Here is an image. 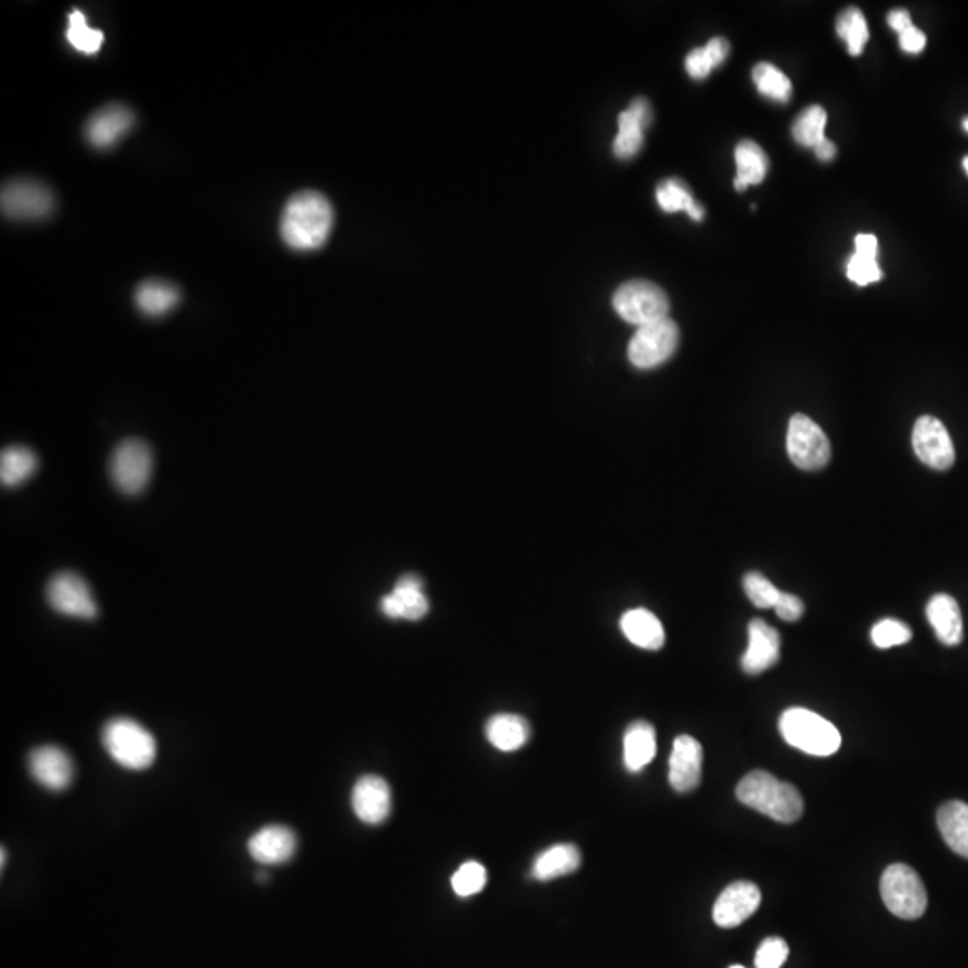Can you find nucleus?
Segmentation results:
<instances>
[{"mask_svg": "<svg viewBox=\"0 0 968 968\" xmlns=\"http://www.w3.org/2000/svg\"><path fill=\"white\" fill-rule=\"evenodd\" d=\"M912 633L908 625L897 619H882L871 628V642L879 649L895 648L911 640Z\"/></svg>", "mask_w": 968, "mask_h": 968, "instance_id": "nucleus-38", "label": "nucleus"}, {"mask_svg": "<svg viewBox=\"0 0 968 968\" xmlns=\"http://www.w3.org/2000/svg\"><path fill=\"white\" fill-rule=\"evenodd\" d=\"M780 658V635L762 619H754L748 628V649L741 666L748 675H760L774 668Z\"/></svg>", "mask_w": 968, "mask_h": 968, "instance_id": "nucleus-20", "label": "nucleus"}, {"mask_svg": "<svg viewBox=\"0 0 968 968\" xmlns=\"http://www.w3.org/2000/svg\"><path fill=\"white\" fill-rule=\"evenodd\" d=\"M653 121L651 104L646 99H635L630 107L619 116V131L613 140V154L621 160H630L645 146V131Z\"/></svg>", "mask_w": 968, "mask_h": 968, "instance_id": "nucleus-17", "label": "nucleus"}, {"mask_svg": "<svg viewBox=\"0 0 968 968\" xmlns=\"http://www.w3.org/2000/svg\"><path fill=\"white\" fill-rule=\"evenodd\" d=\"M37 467V455L28 447H6L0 455V479L6 487H14V485L31 478Z\"/></svg>", "mask_w": 968, "mask_h": 968, "instance_id": "nucleus-30", "label": "nucleus"}, {"mask_svg": "<svg viewBox=\"0 0 968 968\" xmlns=\"http://www.w3.org/2000/svg\"><path fill=\"white\" fill-rule=\"evenodd\" d=\"M927 619L941 645L958 646L964 640V617L956 599L949 593H936L927 602Z\"/></svg>", "mask_w": 968, "mask_h": 968, "instance_id": "nucleus-22", "label": "nucleus"}, {"mask_svg": "<svg viewBox=\"0 0 968 968\" xmlns=\"http://www.w3.org/2000/svg\"><path fill=\"white\" fill-rule=\"evenodd\" d=\"M0 207L6 218L17 221H40L51 216L54 196L37 180H13L2 187Z\"/></svg>", "mask_w": 968, "mask_h": 968, "instance_id": "nucleus-10", "label": "nucleus"}, {"mask_svg": "<svg viewBox=\"0 0 968 968\" xmlns=\"http://www.w3.org/2000/svg\"><path fill=\"white\" fill-rule=\"evenodd\" d=\"M736 797L745 806L780 824H792L804 815V798L798 789L762 769L746 775L737 786Z\"/></svg>", "mask_w": 968, "mask_h": 968, "instance_id": "nucleus-2", "label": "nucleus"}, {"mask_svg": "<svg viewBox=\"0 0 968 968\" xmlns=\"http://www.w3.org/2000/svg\"><path fill=\"white\" fill-rule=\"evenodd\" d=\"M335 228V209L320 192L306 190L292 196L280 219L283 242L297 251L320 250Z\"/></svg>", "mask_w": 968, "mask_h": 968, "instance_id": "nucleus-1", "label": "nucleus"}, {"mask_svg": "<svg viewBox=\"0 0 968 968\" xmlns=\"http://www.w3.org/2000/svg\"><path fill=\"white\" fill-rule=\"evenodd\" d=\"M742 587L750 601L757 608H775L780 598V590L760 572H748L742 579Z\"/></svg>", "mask_w": 968, "mask_h": 968, "instance_id": "nucleus-37", "label": "nucleus"}, {"mask_svg": "<svg viewBox=\"0 0 968 968\" xmlns=\"http://www.w3.org/2000/svg\"><path fill=\"white\" fill-rule=\"evenodd\" d=\"M754 83L762 96L777 102L791 99L792 87L788 76L771 63H759L754 69Z\"/></svg>", "mask_w": 968, "mask_h": 968, "instance_id": "nucleus-32", "label": "nucleus"}, {"mask_svg": "<svg viewBox=\"0 0 968 968\" xmlns=\"http://www.w3.org/2000/svg\"><path fill=\"white\" fill-rule=\"evenodd\" d=\"M703 748L695 737L678 736L669 757V784L678 792H689L701 782Z\"/></svg>", "mask_w": 968, "mask_h": 968, "instance_id": "nucleus-15", "label": "nucleus"}, {"mask_svg": "<svg viewBox=\"0 0 968 968\" xmlns=\"http://www.w3.org/2000/svg\"><path fill=\"white\" fill-rule=\"evenodd\" d=\"M899 43L902 47V51L909 52V54H918V52L924 51L927 38L920 29L911 26V28L906 29L904 33L899 34Z\"/></svg>", "mask_w": 968, "mask_h": 968, "instance_id": "nucleus-43", "label": "nucleus"}, {"mask_svg": "<svg viewBox=\"0 0 968 968\" xmlns=\"http://www.w3.org/2000/svg\"><path fill=\"white\" fill-rule=\"evenodd\" d=\"M102 745L117 765L131 771H142L153 765L157 741L153 734L133 719L117 718L102 730Z\"/></svg>", "mask_w": 968, "mask_h": 968, "instance_id": "nucleus-4", "label": "nucleus"}, {"mask_svg": "<svg viewBox=\"0 0 968 968\" xmlns=\"http://www.w3.org/2000/svg\"><path fill=\"white\" fill-rule=\"evenodd\" d=\"M67 42L74 47L81 54H98L104 42V34L99 29L89 28L83 11L74 10L69 14V29H67Z\"/></svg>", "mask_w": 968, "mask_h": 968, "instance_id": "nucleus-34", "label": "nucleus"}, {"mask_svg": "<svg viewBox=\"0 0 968 968\" xmlns=\"http://www.w3.org/2000/svg\"><path fill=\"white\" fill-rule=\"evenodd\" d=\"M737 177L734 187L746 190L750 186H759L768 174L769 160L765 149L754 140H742L736 148Z\"/></svg>", "mask_w": 968, "mask_h": 968, "instance_id": "nucleus-28", "label": "nucleus"}, {"mask_svg": "<svg viewBox=\"0 0 968 968\" xmlns=\"http://www.w3.org/2000/svg\"><path fill=\"white\" fill-rule=\"evenodd\" d=\"M730 968H745V967H741V965H734V967H730Z\"/></svg>", "mask_w": 968, "mask_h": 968, "instance_id": "nucleus-50", "label": "nucleus"}, {"mask_svg": "<svg viewBox=\"0 0 968 968\" xmlns=\"http://www.w3.org/2000/svg\"><path fill=\"white\" fill-rule=\"evenodd\" d=\"M352 809L362 824H385L391 812L390 784L377 775L361 777L353 786Z\"/></svg>", "mask_w": 968, "mask_h": 968, "instance_id": "nucleus-16", "label": "nucleus"}, {"mask_svg": "<svg viewBox=\"0 0 968 968\" xmlns=\"http://www.w3.org/2000/svg\"><path fill=\"white\" fill-rule=\"evenodd\" d=\"M847 275L848 279L861 288L882 279V271H880L876 257L861 256V253H854L848 259Z\"/></svg>", "mask_w": 968, "mask_h": 968, "instance_id": "nucleus-39", "label": "nucleus"}, {"mask_svg": "<svg viewBox=\"0 0 968 968\" xmlns=\"http://www.w3.org/2000/svg\"><path fill=\"white\" fill-rule=\"evenodd\" d=\"M680 343V330L671 318L642 325L628 345L631 365L640 370H651L669 361Z\"/></svg>", "mask_w": 968, "mask_h": 968, "instance_id": "nucleus-8", "label": "nucleus"}, {"mask_svg": "<svg viewBox=\"0 0 968 968\" xmlns=\"http://www.w3.org/2000/svg\"><path fill=\"white\" fill-rule=\"evenodd\" d=\"M775 612L782 621L795 622L804 616V602L792 593H780L779 601L775 605Z\"/></svg>", "mask_w": 968, "mask_h": 968, "instance_id": "nucleus-42", "label": "nucleus"}, {"mask_svg": "<svg viewBox=\"0 0 968 968\" xmlns=\"http://www.w3.org/2000/svg\"><path fill=\"white\" fill-rule=\"evenodd\" d=\"M827 126V112L821 107H809L797 117L792 124V137L798 144L815 149L825 137Z\"/></svg>", "mask_w": 968, "mask_h": 968, "instance_id": "nucleus-35", "label": "nucleus"}, {"mask_svg": "<svg viewBox=\"0 0 968 968\" xmlns=\"http://www.w3.org/2000/svg\"><path fill=\"white\" fill-rule=\"evenodd\" d=\"M888 23H890V28L895 29L897 33H904L906 29L912 26L911 14L906 10H894L888 14Z\"/></svg>", "mask_w": 968, "mask_h": 968, "instance_id": "nucleus-46", "label": "nucleus"}, {"mask_svg": "<svg viewBox=\"0 0 968 968\" xmlns=\"http://www.w3.org/2000/svg\"><path fill=\"white\" fill-rule=\"evenodd\" d=\"M380 608L391 619L418 621L429 612V601L423 593V581L415 575H406L395 583L393 592L380 601Z\"/></svg>", "mask_w": 968, "mask_h": 968, "instance_id": "nucleus-19", "label": "nucleus"}, {"mask_svg": "<svg viewBox=\"0 0 968 968\" xmlns=\"http://www.w3.org/2000/svg\"><path fill=\"white\" fill-rule=\"evenodd\" d=\"M789 956V947L779 936L766 938L757 949L756 967L757 968H782L786 959Z\"/></svg>", "mask_w": 968, "mask_h": 968, "instance_id": "nucleus-40", "label": "nucleus"}, {"mask_svg": "<svg viewBox=\"0 0 968 968\" xmlns=\"http://www.w3.org/2000/svg\"><path fill=\"white\" fill-rule=\"evenodd\" d=\"M705 51H707L710 60H712L713 67H719L730 54V43L725 38L716 37L705 46Z\"/></svg>", "mask_w": 968, "mask_h": 968, "instance_id": "nucleus-44", "label": "nucleus"}, {"mask_svg": "<svg viewBox=\"0 0 968 968\" xmlns=\"http://www.w3.org/2000/svg\"><path fill=\"white\" fill-rule=\"evenodd\" d=\"M621 630L631 645L657 651L666 642L662 622L646 608H635L621 617Z\"/></svg>", "mask_w": 968, "mask_h": 968, "instance_id": "nucleus-24", "label": "nucleus"}, {"mask_svg": "<svg viewBox=\"0 0 968 968\" xmlns=\"http://www.w3.org/2000/svg\"><path fill=\"white\" fill-rule=\"evenodd\" d=\"M531 736L528 721L519 713H496L488 719L487 737L497 750H520Z\"/></svg>", "mask_w": 968, "mask_h": 968, "instance_id": "nucleus-27", "label": "nucleus"}, {"mask_svg": "<svg viewBox=\"0 0 968 968\" xmlns=\"http://www.w3.org/2000/svg\"><path fill=\"white\" fill-rule=\"evenodd\" d=\"M487 886V868L481 862L468 861L452 876V890L458 897H472Z\"/></svg>", "mask_w": 968, "mask_h": 968, "instance_id": "nucleus-36", "label": "nucleus"}, {"mask_svg": "<svg viewBox=\"0 0 968 968\" xmlns=\"http://www.w3.org/2000/svg\"><path fill=\"white\" fill-rule=\"evenodd\" d=\"M856 253L861 256L876 257L877 259V239L871 233H859L856 237Z\"/></svg>", "mask_w": 968, "mask_h": 968, "instance_id": "nucleus-45", "label": "nucleus"}, {"mask_svg": "<svg viewBox=\"0 0 968 968\" xmlns=\"http://www.w3.org/2000/svg\"><path fill=\"white\" fill-rule=\"evenodd\" d=\"M880 897L886 908L902 920H917L927 909V891L922 879L902 862L886 868L880 877Z\"/></svg>", "mask_w": 968, "mask_h": 968, "instance_id": "nucleus-5", "label": "nucleus"}, {"mask_svg": "<svg viewBox=\"0 0 968 968\" xmlns=\"http://www.w3.org/2000/svg\"><path fill=\"white\" fill-rule=\"evenodd\" d=\"M29 771L40 786L51 791H66L74 780V762L66 750L46 745L29 754Z\"/></svg>", "mask_w": 968, "mask_h": 968, "instance_id": "nucleus-14", "label": "nucleus"}, {"mask_svg": "<svg viewBox=\"0 0 968 968\" xmlns=\"http://www.w3.org/2000/svg\"><path fill=\"white\" fill-rule=\"evenodd\" d=\"M760 900L762 895L754 882L748 880L734 882L725 888L723 894L719 895L713 904V922L723 929L741 926L759 909Z\"/></svg>", "mask_w": 968, "mask_h": 968, "instance_id": "nucleus-13", "label": "nucleus"}, {"mask_svg": "<svg viewBox=\"0 0 968 968\" xmlns=\"http://www.w3.org/2000/svg\"><path fill=\"white\" fill-rule=\"evenodd\" d=\"M686 69L690 78L705 79L716 67H713L712 60H710L709 54L705 51V47H701V49H695L686 58Z\"/></svg>", "mask_w": 968, "mask_h": 968, "instance_id": "nucleus-41", "label": "nucleus"}, {"mask_svg": "<svg viewBox=\"0 0 968 968\" xmlns=\"http://www.w3.org/2000/svg\"><path fill=\"white\" fill-rule=\"evenodd\" d=\"M912 450L917 458L935 470H949L955 465L956 452L949 431L938 418H918L912 427Z\"/></svg>", "mask_w": 968, "mask_h": 968, "instance_id": "nucleus-12", "label": "nucleus"}, {"mask_svg": "<svg viewBox=\"0 0 968 968\" xmlns=\"http://www.w3.org/2000/svg\"><path fill=\"white\" fill-rule=\"evenodd\" d=\"M47 601L54 610L66 616L84 617V619L98 616V605L87 579L72 570H61L49 579Z\"/></svg>", "mask_w": 968, "mask_h": 968, "instance_id": "nucleus-11", "label": "nucleus"}, {"mask_svg": "<svg viewBox=\"0 0 968 968\" xmlns=\"http://www.w3.org/2000/svg\"><path fill=\"white\" fill-rule=\"evenodd\" d=\"M964 128H965V131H968V119H967V121L964 122Z\"/></svg>", "mask_w": 968, "mask_h": 968, "instance_id": "nucleus-49", "label": "nucleus"}, {"mask_svg": "<svg viewBox=\"0 0 968 968\" xmlns=\"http://www.w3.org/2000/svg\"><path fill=\"white\" fill-rule=\"evenodd\" d=\"M248 852L256 861L265 865L288 862L297 852V836L282 825H269L251 836Z\"/></svg>", "mask_w": 968, "mask_h": 968, "instance_id": "nucleus-21", "label": "nucleus"}, {"mask_svg": "<svg viewBox=\"0 0 968 968\" xmlns=\"http://www.w3.org/2000/svg\"><path fill=\"white\" fill-rule=\"evenodd\" d=\"M788 455L801 470H821L830 461V441L818 423L806 415H795L788 429Z\"/></svg>", "mask_w": 968, "mask_h": 968, "instance_id": "nucleus-9", "label": "nucleus"}, {"mask_svg": "<svg viewBox=\"0 0 968 968\" xmlns=\"http://www.w3.org/2000/svg\"><path fill=\"white\" fill-rule=\"evenodd\" d=\"M657 201L666 212H683L689 213L695 221H701L705 216V210L701 204L696 203L695 198L690 194L686 183L677 178L666 180L660 183L657 189Z\"/></svg>", "mask_w": 968, "mask_h": 968, "instance_id": "nucleus-31", "label": "nucleus"}, {"mask_svg": "<svg viewBox=\"0 0 968 968\" xmlns=\"http://www.w3.org/2000/svg\"><path fill=\"white\" fill-rule=\"evenodd\" d=\"M613 309L628 323L642 325L669 318L671 301L662 288L648 280H630L613 295Z\"/></svg>", "mask_w": 968, "mask_h": 968, "instance_id": "nucleus-6", "label": "nucleus"}, {"mask_svg": "<svg viewBox=\"0 0 968 968\" xmlns=\"http://www.w3.org/2000/svg\"><path fill=\"white\" fill-rule=\"evenodd\" d=\"M579 865H581V852L578 847L570 844L552 845L538 854L531 867V877L547 882V880L569 876L578 870Z\"/></svg>", "mask_w": 968, "mask_h": 968, "instance_id": "nucleus-25", "label": "nucleus"}, {"mask_svg": "<svg viewBox=\"0 0 968 968\" xmlns=\"http://www.w3.org/2000/svg\"><path fill=\"white\" fill-rule=\"evenodd\" d=\"M108 470L113 485L128 496L140 493L148 487L153 472V452L140 438H126L112 450Z\"/></svg>", "mask_w": 968, "mask_h": 968, "instance_id": "nucleus-7", "label": "nucleus"}, {"mask_svg": "<svg viewBox=\"0 0 968 968\" xmlns=\"http://www.w3.org/2000/svg\"><path fill=\"white\" fill-rule=\"evenodd\" d=\"M836 153H838V149H836L835 142H830L829 139L821 140L820 144L815 148V154L820 158L821 162L835 160Z\"/></svg>", "mask_w": 968, "mask_h": 968, "instance_id": "nucleus-47", "label": "nucleus"}, {"mask_svg": "<svg viewBox=\"0 0 968 968\" xmlns=\"http://www.w3.org/2000/svg\"><path fill=\"white\" fill-rule=\"evenodd\" d=\"M134 301L144 315L162 316L180 301V291L172 283L148 280L137 288Z\"/></svg>", "mask_w": 968, "mask_h": 968, "instance_id": "nucleus-29", "label": "nucleus"}, {"mask_svg": "<svg viewBox=\"0 0 968 968\" xmlns=\"http://www.w3.org/2000/svg\"><path fill=\"white\" fill-rule=\"evenodd\" d=\"M779 728L784 741L809 756L829 757L841 746V734L835 725L800 707L786 710L780 716Z\"/></svg>", "mask_w": 968, "mask_h": 968, "instance_id": "nucleus-3", "label": "nucleus"}, {"mask_svg": "<svg viewBox=\"0 0 968 968\" xmlns=\"http://www.w3.org/2000/svg\"><path fill=\"white\" fill-rule=\"evenodd\" d=\"M964 168H965V171H967V174H968V157L965 158V160H964Z\"/></svg>", "mask_w": 968, "mask_h": 968, "instance_id": "nucleus-48", "label": "nucleus"}, {"mask_svg": "<svg viewBox=\"0 0 968 968\" xmlns=\"http://www.w3.org/2000/svg\"><path fill=\"white\" fill-rule=\"evenodd\" d=\"M625 766L631 774H639L657 756V734L648 721H635L626 728L622 739Z\"/></svg>", "mask_w": 968, "mask_h": 968, "instance_id": "nucleus-23", "label": "nucleus"}, {"mask_svg": "<svg viewBox=\"0 0 968 968\" xmlns=\"http://www.w3.org/2000/svg\"><path fill=\"white\" fill-rule=\"evenodd\" d=\"M134 116L124 104H108L90 117L84 126L87 140L93 148L110 149L133 128Z\"/></svg>", "mask_w": 968, "mask_h": 968, "instance_id": "nucleus-18", "label": "nucleus"}, {"mask_svg": "<svg viewBox=\"0 0 968 968\" xmlns=\"http://www.w3.org/2000/svg\"><path fill=\"white\" fill-rule=\"evenodd\" d=\"M836 29H838L841 40L847 43L848 52L852 57H859L865 46H867L868 38H870L865 14L857 10V8H848L844 13L839 14Z\"/></svg>", "mask_w": 968, "mask_h": 968, "instance_id": "nucleus-33", "label": "nucleus"}, {"mask_svg": "<svg viewBox=\"0 0 968 968\" xmlns=\"http://www.w3.org/2000/svg\"><path fill=\"white\" fill-rule=\"evenodd\" d=\"M936 824L950 850L968 859V804L947 801L938 809Z\"/></svg>", "mask_w": 968, "mask_h": 968, "instance_id": "nucleus-26", "label": "nucleus"}]
</instances>
